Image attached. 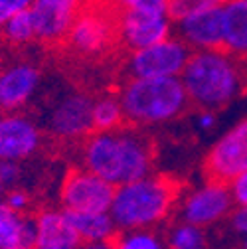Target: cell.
Returning a JSON list of instances; mask_svg holds the SVG:
<instances>
[{"instance_id":"6da1fadb","label":"cell","mask_w":247,"mask_h":249,"mask_svg":"<svg viewBox=\"0 0 247 249\" xmlns=\"http://www.w3.org/2000/svg\"><path fill=\"white\" fill-rule=\"evenodd\" d=\"M81 159L83 168L117 188L150 174L152 144L144 135L121 127L109 133L89 135L81 150Z\"/></svg>"},{"instance_id":"7a4b0ae2","label":"cell","mask_w":247,"mask_h":249,"mask_svg":"<svg viewBox=\"0 0 247 249\" xmlns=\"http://www.w3.org/2000/svg\"><path fill=\"white\" fill-rule=\"evenodd\" d=\"M180 81L188 101L202 109H222L233 103L247 87V61L226 50L192 52Z\"/></svg>"},{"instance_id":"3957f363","label":"cell","mask_w":247,"mask_h":249,"mask_svg":"<svg viewBox=\"0 0 247 249\" xmlns=\"http://www.w3.org/2000/svg\"><path fill=\"white\" fill-rule=\"evenodd\" d=\"M176 198L178 190L172 180L148 174L117 186L109 213L121 231L152 230L170 215Z\"/></svg>"},{"instance_id":"277c9868","label":"cell","mask_w":247,"mask_h":249,"mask_svg":"<svg viewBox=\"0 0 247 249\" xmlns=\"http://www.w3.org/2000/svg\"><path fill=\"white\" fill-rule=\"evenodd\" d=\"M119 99L125 119L135 124H162L180 117L190 105L180 77H131Z\"/></svg>"},{"instance_id":"5b68a950","label":"cell","mask_w":247,"mask_h":249,"mask_svg":"<svg viewBox=\"0 0 247 249\" xmlns=\"http://www.w3.org/2000/svg\"><path fill=\"white\" fill-rule=\"evenodd\" d=\"M192 50L178 36H170L154 46L135 50L129 57L127 70L131 77H180Z\"/></svg>"},{"instance_id":"8992f818","label":"cell","mask_w":247,"mask_h":249,"mask_svg":"<svg viewBox=\"0 0 247 249\" xmlns=\"http://www.w3.org/2000/svg\"><path fill=\"white\" fill-rule=\"evenodd\" d=\"M231 210H233V200H231L228 184L210 180L198 186V188L190 190L180 200L178 215L182 222L204 230L208 226L226 220L231 213Z\"/></svg>"},{"instance_id":"52a82bcc","label":"cell","mask_w":247,"mask_h":249,"mask_svg":"<svg viewBox=\"0 0 247 249\" xmlns=\"http://www.w3.org/2000/svg\"><path fill=\"white\" fill-rule=\"evenodd\" d=\"M115 186L87 168L71 170L61 184L59 200L66 212H109Z\"/></svg>"},{"instance_id":"ba28073f","label":"cell","mask_w":247,"mask_h":249,"mask_svg":"<svg viewBox=\"0 0 247 249\" xmlns=\"http://www.w3.org/2000/svg\"><path fill=\"white\" fill-rule=\"evenodd\" d=\"M206 170L212 180L226 184L247 172V119L233 124L213 142L206 157Z\"/></svg>"},{"instance_id":"9c48e42d","label":"cell","mask_w":247,"mask_h":249,"mask_svg":"<svg viewBox=\"0 0 247 249\" xmlns=\"http://www.w3.org/2000/svg\"><path fill=\"white\" fill-rule=\"evenodd\" d=\"M93 99L87 93L73 91L59 97L48 113V131L57 139H81L93 131L91 121Z\"/></svg>"},{"instance_id":"30bf717a","label":"cell","mask_w":247,"mask_h":249,"mask_svg":"<svg viewBox=\"0 0 247 249\" xmlns=\"http://www.w3.org/2000/svg\"><path fill=\"white\" fill-rule=\"evenodd\" d=\"M40 144L42 131L30 117L18 111L0 115V160H28L38 152Z\"/></svg>"},{"instance_id":"8fae6325","label":"cell","mask_w":247,"mask_h":249,"mask_svg":"<svg viewBox=\"0 0 247 249\" xmlns=\"http://www.w3.org/2000/svg\"><path fill=\"white\" fill-rule=\"evenodd\" d=\"M119 32V26L111 22L107 12H99L95 8L79 10L73 20L68 42L81 55H99L113 46V40Z\"/></svg>"},{"instance_id":"7c38bea8","label":"cell","mask_w":247,"mask_h":249,"mask_svg":"<svg viewBox=\"0 0 247 249\" xmlns=\"http://www.w3.org/2000/svg\"><path fill=\"white\" fill-rule=\"evenodd\" d=\"M81 10V0H34L30 6L36 38L42 42H59Z\"/></svg>"},{"instance_id":"4fadbf2b","label":"cell","mask_w":247,"mask_h":249,"mask_svg":"<svg viewBox=\"0 0 247 249\" xmlns=\"http://www.w3.org/2000/svg\"><path fill=\"white\" fill-rule=\"evenodd\" d=\"M174 24H176V36L192 52L222 50V44H224L222 6L186 14Z\"/></svg>"},{"instance_id":"5bb4252c","label":"cell","mask_w":247,"mask_h":249,"mask_svg":"<svg viewBox=\"0 0 247 249\" xmlns=\"http://www.w3.org/2000/svg\"><path fill=\"white\" fill-rule=\"evenodd\" d=\"M119 36L129 50H142L172 36V20L166 14L125 10L119 20Z\"/></svg>"},{"instance_id":"9a60e30c","label":"cell","mask_w":247,"mask_h":249,"mask_svg":"<svg viewBox=\"0 0 247 249\" xmlns=\"http://www.w3.org/2000/svg\"><path fill=\"white\" fill-rule=\"evenodd\" d=\"M42 73L32 64H14L0 71V109L18 111L34 97Z\"/></svg>"},{"instance_id":"2e32d148","label":"cell","mask_w":247,"mask_h":249,"mask_svg":"<svg viewBox=\"0 0 247 249\" xmlns=\"http://www.w3.org/2000/svg\"><path fill=\"white\" fill-rule=\"evenodd\" d=\"M36 245L42 247H79V237L66 210H42L34 217Z\"/></svg>"},{"instance_id":"e0dca14e","label":"cell","mask_w":247,"mask_h":249,"mask_svg":"<svg viewBox=\"0 0 247 249\" xmlns=\"http://www.w3.org/2000/svg\"><path fill=\"white\" fill-rule=\"evenodd\" d=\"M222 28V50L241 61H247V0H224Z\"/></svg>"},{"instance_id":"ac0fdd59","label":"cell","mask_w":247,"mask_h":249,"mask_svg":"<svg viewBox=\"0 0 247 249\" xmlns=\"http://www.w3.org/2000/svg\"><path fill=\"white\" fill-rule=\"evenodd\" d=\"M36 226L34 217L14 212L0 202V249H34Z\"/></svg>"},{"instance_id":"d6986e66","label":"cell","mask_w":247,"mask_h":249,"mask_svg":"<svg viewBox=\"0 0 247 249\" xmlns=\"http://www.w3.org/2000/svg\"><path fill=\"white\" fill-rule=\"evenodd\" d=\"M68 215L81 243L113 241L117 235V226L109 212H68Z\"/></svg>"},{"instance_id":"ffe728a7","label":"cell","mask_w":247,"mask_h":249,"mask_svg":"<svg viewBox=\"0 0 247 249\" xmlns=\"http://www.w3.org/2000/svg\"><path fill=\"white\" fill-rule=\"evenodd\" d=\"M91 121H93L95 133H109L121 129L125 123V111H123L121 99L115 95H103L99 99H93Z\"/></svg>"},{"instance_id":"44dd1931","label":"cell","mask_w":247,"mask_h":249,"mask_svg":"<svg viewBox=\"0 0 247 249\" xmlns=\"http://www.w3.org/2000/svg\"><path fill=\"white\" fill-rule=\"evenodd\" d=\"M206 233L202 228L180 222L168 231V249H206Z\"/></svg>"},{"instance_id":"7402d4cb","label":"cell","mask_w":247,"mask_h":249,"mask_svg":"<svg viewBox=\"0 0 247 249\" xmlns=\"http://www.w3.org/2000/svg\"><path fill=\"white\" fill-rule=\"evenodd\" d=\"M2 34L10 44H16V46H22V44H28L30 40H34L36 32H34V22H32L30 8L10 16L2 24Z\"/></svg>"},{"instance_id":"603a6c76","label":"cell","mask_w":247,"mask_h":249,"mask_svg":"<svg viewBox=\"0 0 247 249\" xmlns=\"http://www.w3.org/2000/svg\"><path fill=\"white\" fill-rule=\"evenodd\" d=\"M113 249H168L166 243L152 230H137V231H123Z\"/></svg>"},{"instance_id":"cb8c5ba5","label":"cell","mask_w":247,"mask_h":249,"mask_svg":"<svg viewBox=\"0 0 247 249\" xmlns=\"http://www.w3.org/2000/svg\"><path fill=\"white\" fill-rule=\"evenodd\" d=\"M224 0H170L168 2V16L172 22L184 18L186 14L213 8V6H222Z\"/></svg>"},{"instance_id":"d4e9b609","label":"cell","mask_w":247,"mask_h":249,"mask_svg":"<svg viewBox=\"0 0 247 249\" xmlns=\"http://www.w3.org/2000/svg\"><path fill=\"white\" fill-rule=\"evenodd\" d=\"M117 2L125 10L152 12V14H166L168 16V2L170 0H117Z\"/></svg>"},{"instance_id":"484cf974","label":"cell","mask_w":247,"mask_h":249,"mask_svg":"<svg viewBox=\"0 0 247 249\" xmlns=\"http://www.w3.org/2000/svg\"><path fill=\"white\" fill-rule=\"evenodd\" d=\"M20 180H22V162L0 160V186L4 190L16 188Z\"/></svg>"},{"instance_id":"4316f807","label":"cell","mask_w":247,"mask_h":249,"mask_svg":"<svg viewBox=\"0 0 247 249\" xmlns=\"http://www.w3.org/2000/svg\"><path fill=\"white\" fill-rule=\"evenodd\" d=\"M228 188L233 200V206L247 208V172L235 176L231 182H228Z\"/></svg>"},{"instance_id":"83f0119b","label":"cell","mask_w":247,"mask_h":249,"mask_svg":"<svg viewBox=\"0 0 247 249\" xmlns=\"http://www.w3.org/2000/svg\"><path fill=\"white\" fill-rule=\"evenodd\" d=\"M8 208H12L14 212H20V213H26V210L30 208V196L26 190L22 188H10L6 194H4V200H2Z\"/></svg>"},{"instance_id":"f1b7e54d","label":"cell","mask_w":247,"mask_h":249,"mask_svg":"<svg viewBox=\"0 0 247 249\" xmlns=\"http://www.w3.org/2000/svg\"><path fill=\"white\" fill-rule=\"evenodd\" d=\"M34 0H0V28L2 24L14 16L16 12H22V10H28L32 6Z\"/></svg>"},{"instance_id":"f546056e","label":"cell","mask_w":247,"mask_h":249,"mask_svg":"<svg viewBox=\"0 0 247 249\" xmlns=\"http://www.w3.org/2000/svg\"><path fill=\"white\" fill-rule=\"evenodd\" d=\"M229 224H231V230L245 239L247 237V208H235V210H231Z\"/></svg>"},{"instance_id":"4dcf8cb0","label":"cell","mask_w":247,"mask_h":249,"mask_svg":"<svg viewBox=\"0 0 247 249\" xmlns=\"http://www.w3.org/2000/svg\"><path fill=\"white\" fill-rule=\"evenodd\" d=\"M215 124H218V117H215L213 111L210 109H202L196 119H194V127L200 131V133H210L215 129Z\"/></svg>"},{"instance_id":"1f68e13d","label":"cell","mask_w":247,"mask_h":249,"mask_svg":"<svg viewBox=\"0 0 247 249\" xmlns=\"http://www.w3.org/2000/svg\"><path fill=\"white\" fill-rule=\"evenodd\" d=\"M79 249H113V241H91V243H81Z\"/></svg>"},{"instance_id":"d6a6232c","label":"cell","mask_w":247,"mask_h":249,"mask_svg":"<svg viewBox=\"0 0 247 249\" xmlns=\"http://www.w3.org/2000/svg\"><path fill=\"white\" fill-rule=\"evenodd\" d=\"M34 249H73V247H42V245H36Z\"/></svg>"},{"instance_id":"836d02e7","label":"cell","mask_w":247,"mask_h":249,"mask_svg":"<svg viewBox=\"0 0 247 249\" xmlns=\"http://www.w3.org/2000/svg\"><path fill=\"white\" fill-rule=\"evenodd\" d=\"M4 194H6V190L2 188V186H0V202H2V200H4Z\"/></svg>"},{"instance_id":"e575fe53","label":"cell","mask_w":247,"mask_h":249,"mask_svg":"<svg viewBox=\"0 0 247 249\" xmlns=\"http://www.w3.org/2000/svg\"><path fill=\"white\" fill-rule=\"evenodd\" d=\"M233 249H247V247H233Z\"/></svg>"},{"instance_id":"d590c367","label":"cell","mask_w":247,"mask_h":249,"mask_svg":"<svg viewBox=\"0 0 247 249\" xmlns=\"http://www.w3.org/2000/svg\"><path fill=\"white\" fill-rule=\"evenodd\" d=\"M243 247H247V237H245V245H243Z\"/></svg>"}]
</instances>
